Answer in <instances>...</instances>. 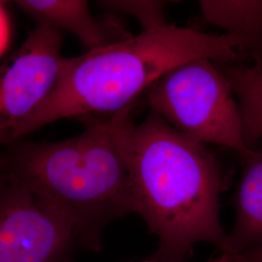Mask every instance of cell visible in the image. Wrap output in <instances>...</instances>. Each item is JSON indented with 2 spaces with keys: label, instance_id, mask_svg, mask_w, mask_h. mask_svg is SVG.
<instances>
[{
  "label": "cell",
  "instance_id": "1",
  "mask_svg": "<svg viewBox=\"0 0 262 262\" xmlns=\"http://www.w3.org/2000/svg\"><path fill=\"white\" fill-rule=\"evenodd\" d=\"M128 158L134 214L159 239L155 260L188 262L200 243L225 253L220 209L225 179L205 144L149 110L131 130Z\"/></svg>",
  "mask_w": 262,
  "mask_h": 262
},
{
  "label": "cell",
  "instance_id": "2",
  "mask_svg": "<svg viewBox=\"0 0 262 262\" xmlns=\"http://www.w3.org/2000/svg\"><path fill=\"white\" fill-rule=\"evenodd\" d=\"M138 100L67 140L20 145L0 156L4 177L42 197L78 240L100 246L104 227L135 212L128 147Z\"/></svg>",
  "mask_w": 262,
  "mask_h": 262
},
{
  "label": "cell",
  "instance_id": "3",
  "mask_svg": "<svg viewBox=\"0 0 262 262\" xmlns=\"http://www.w3.org/2000/svg\"><path fill=\"white\" fill-rule=\"evenodd\" d=\"M198 57L230 63L243 57V44L226 33L167 25L83 56L66 57L52 92L12 130L6 144L60 119L119 112L139 100L169 70Z\"/></svg>",
  "mask_w": 262,
  "mask_h": 262
},
{
  "label": "cell",
  "instance_id": "4",
  "mask_svg": "<svg viewBox=\"0 0 262 262\" xmlns=\"http://www.w3.org/2000/svg\"><path fill=\"white\" fill-rule=\"evenodd\" d=\"M145 94L149 110L175 130L239 156L251 150L244 141L233 91L214 60L198 57L176 66Z\"/></svg>",
  "mask_w": 262,
  "mask_h": 262
},
{
  "label": "cell",
  "instance_id": "5",
  "mask_svg": "<svg viewBox=\"0 0 262 262\" xmlns=\"http://www.w3.org/2000/svg\"><path fill=\"white\" fill-rule=\"evenodd\" d=\"M71 223L30 189L5 178L0 190V262H66Z\"/></svg>",
  "mask_w": 262,
  "mask_h": 262
},
{
  "label": "cell",
  "instance_id": "6",
  "mask_svg": "<svg viewBox=\"0 0 262 262\" xmlns=\"http://www.w3.org/2000/svg\"><path fill=\"white\" fill-rule=\"evenodd\" d=\"M64 59L59 31L39 25L0 66V144L47 98Z\"/></svg>",
  "mask_w": 262,
  "mask_h": 262
},
{
  "label": "cell",
  "instance_id": "7",
  "mask_svg": "<svg viewBox=\"0 0 262 262\" xmlns=\"http://www.w3.org/2000/svg\"><path fill=\"white\" fill-rule=\"evenodd\" d=\"M15 4L39 25L66 30L79 39L88 51L130 37L122 26L94 19L89 2L83 0H19Z\"/></svg>",
  "mask_w": 262,
  "mask_h": 262
},
{
  "label": "cell",
  "instance_id": "8",
  "mask_svg": "<svg viewBox=\"0 0 262 262\" xmlns=\"http://www.w3.org/2000/svg\"><path fill=\"white\" fill-rule=\"evenodd\" d=\"M242 176L234 198L233 227L225 253L230 257L262 246V150L239 156Z\"/></svg>",
  "mask_w": 262,
  "mask_h": 262
},
{
  "label": "cell",
  "instance_id": "9",
  "mask_svg": "<svg viewBox=\"0 0 262 262\" xmlns=\"http://www.w3.org/2000/svg\"><path fill=\"white\" fill-rule=\"evenodd\" d=\"M202 19L238 38L243 57L262 64V0H200Z\"/></svg>",
  "mask_w": 262,
  "mask_h": 262
},
{
  "label": "cell",
  "instance_id": "10",
  "mask_svg": "<svg viewBox=\"0 0 262 262\" xmlns=\"http://www.w3.org/2000/svg\"><path fill=\"white\" fill-rule=\"evenodd\" d=\"M216 63L236 97L244 141L250 149H253L262 139V64L242 66Z\"/></svg>",
  "mask_w": 262,
  "mask_h": 262
},
{
  "label": "cell",
  "instance_id": "11",
  "mask_svg": "<svg viewBox=\"0 0 262 262\" xmlns=\"http://www.w3.org/2000/svg\"><path fill=\"white\" fill-rule=\"evenodd\" d=\"M99 5L111 12L124 14L136 19L142 31H150L167 26L164 9L166 1L160 0H105Z\"/></svg>",
  "mask_w": 262,
  "mask_h": 262
},
{
  "label": "cell",
  "instance_id": "12",
  "mask_svg": "<svg viewBox=\"0 0 262 262\" xmlns=\"http://www.w3.org/2000/svg\"><path fill=\"white\" fill-rule=\"evenodd\" d=\"M9 40V24L5 10L0 2V56L8 45Z\"/></svg>",
  "mask_w": 262,
  "mask_h": 262
},
{
  "label": "cell",
  "instance_id": "13",
  "mask_svg": "<svg viewBox=\"0 0 262 262\" xmlns=\"http://www.w3.org/2000/svg\"><path fill=\"white\" fill-rule=\"evenodd\" d=\"M232 262H262V246L231 257Z\"/></svg>",
  "mask_w": 262,
  "mask_h": 262
},
{
  "label": "cell",
  "instance_id": "14",
  "mask_svg": "<svg viewBox=\"0 0 262 262\" xmlns=\"http://www.w3.org/2000/svg\"><path fill=\"white\" fill-rule=\"evenodd\" d=\"M140 262H159L157 260H150V261H140ZM206 262H232V259L229 255L227 254H221L219 257L214 258V259H210Z\"/></svg>",
  "mask_w": 262,
  "mask_h": 262
},
{
  "label": "cell",
  "instance_id": "15",
  "mask_svg": "<svg viewBox=\"0 0 262 262\" xmlns=\"http://www.w3.org/2000/svg\"><path fill=\"white\" fill-rule=\"evenodd\" d=\"M4 182H5V177H4L3 173L0 170V190H1V188H2L3 185H4Z\"/></svg>",
  "mask_w": 262,
  "mask_h": 262
}]
</instances>
